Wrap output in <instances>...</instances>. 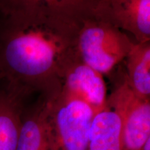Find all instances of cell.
Returning <instances> with one entry per match:
<instances>
[{"instance_id": "obj_11", "label": "cell", "mask_w": 150, "mask_h": 150, "mask_svg": "<svg viewBox=\"0 0 150 150\" xmlns=\"http://www.w3.org/2000/svg\"><path fill=\"white\" fill-rule=\"evenodd\" d=\"M125 60L127 84L138 97L150 99V41L135 42Z\"/></svg>"}, {"instance_id": "obj_12", "label": "cell", "mask_w": 150, "mask_h": 150, "mask_svg": "<svg viewBox=\"0 0 150 150\" xmlns=\"http://www.w3.org/2000/svg\"><path fill=\"white\" fill-rule=\"evenodd\" d=\"M142 150H150V138H149L144 145Z\"/></svg>"}, {"instance_id": "obj_10", "label": "cell", "mask_w": 150, "mask_h": 150, "mask_svg": "<svg viewBox=\"0 0 150 150\" xmlns=\"http://www.w3.org/2000/svg\"><path fill=\"white\" fill-rule=\"evenodd\" d=\"M88 150H122L120 117L107 104L94 116Z\"/></svg>"}, {"instance_id": "obj_2", "label": "cell", "mask_w": 150, "mask_h": 150, "mask_svg": "<svg viewBox=\"0 0 150 150\" xmlns=\"http://www.w3.org/2000/svg\"><path fill=\"white\" fill-rule=\"evenodd\" d=\"M95 115L88 104L61 91L50 101L46 117L49 150H88Z\"/></svg>"}, {"instance_id": "obj_8", "label": "cell", "mask_w": 150, "mask_h": 150, "mask_svg": "<svg viewBox=\"0 0 150 150\" xmlns=\"http://www.w3.org/2000/svg\"><path fill=\"white\" fill-rule=\"evenodd\" d=\"M33 95L0 79V150H16L22 113Z\"/></svg>"}, {"instance_id": "obj_1", "label": "cell", "mask_w": 150, "mask_h": 150, "mask_svg": "<svg viewBox=\"0 0 150 150\" xmlns=\"http://www.w3.org/2000/svg\"><path fill=\"white\" fill-rule=\"evenodd\" d=\"M79 26L60 20L0 13V79L31 95L54 99L76 54Z\"/></svg>"}, {"instance_id": "obj_5", "label": "cell", "mask_w": 150, "mask_h": 150, "mask_svg": "<svg viewBox=\"0 0 150 150\" xmlns=\"http://www.w3.org/2000/svg\"><path fill=\"white\" fill-rule=\"evenodd\" d=\"M99 0H0V13L48 18L79 26L94 16Z\"/></svg>"}, {"instance_id": "obj_6", "label": "cell", "mask_w": 150, "mask_h": 150, "mask_svg": "<svg viewBox=\"0 0 150 150\" xmlns=\"http://www.w3.org/2000/svg\"><path fill=\"white\" fill-rule=\"evenodd\" d=\"M94 16L131 33L136 42L150 41V0H99Z\"/></svg>"}, {"instance_id": "obj_7", "label": "cell", "mask_w": 150, "mask_h": 150, "mask_svg": "<svg viewBox=\"0 0 150 150\" xmlns=\"http://www.w3.org/2000/svg\"><path fill=\"white\" fill-rule=\"evenodd\" d=\"M61 91L83 101L95 114L106 105L107 91L103 75L83 63L76 52L65 68Z\"/></svg>"}, {"instance_id": "obj_9", "label": "cell", "mask_w": 150, "mask_h": 150, "mask_svg": "<svg viewBox=\"0 0 150 150\" xmlns=\"http://www.w3.org/2000/svg\"><path fill=\"white\" fill-rule=\"evenodd\" d=\"M51 100L36 95L34 100L28 102L22 113L16 150H49L46 117Z\"/></svg>"}, {"instance_id": "obj_4", "label": "cell", "mask_w": 150, "mask_h": 150, "mask_svg": "<svg viewBox=\"0 0 150 150\" xmlns=\"http://www.w3.org/2000/svg\"><path fill=\"white\" fill-rule=\"evenodd\" d=\"M106 104L120 117L122 150H142L150 138V99L136 95L122 76L115 82Z\"/></svg>"}, {"instance_id": "obj_3", "label": "cell", "mask_w": 150, "mask_h": 150, "mask_svg": "<svg viewBox=\"0 0 150 150\" xmlns=\"http://www.w3.org/2000/svg\"><path fill=\"white\" fill-rule=\"evenodd\" d=\"M134 43L122 31L93 16L79 24L75 50L83 63L104 75L126 59Z\"/></svg>"}]
</instances>
